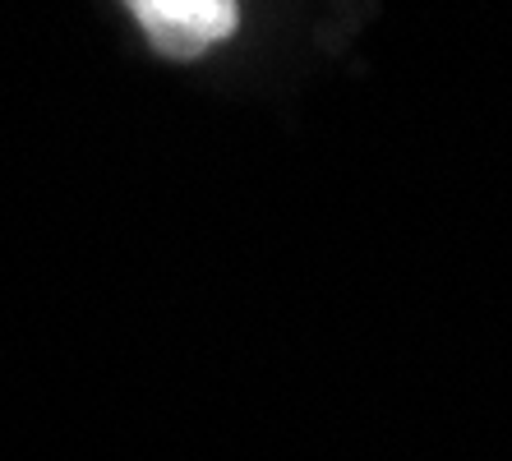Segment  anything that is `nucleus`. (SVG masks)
Masks as SVG:
<instances>
[{
    "mask_svg": "<svg viewBox=\"0 0 512 461\" xmlns=\"http://www.w3.org/2000/svg\"><path fill=\"white\" fill-rule=\"evenodd\" d=\"M148 47L167 60H199L240 28L236 0H120Z\"/></svg>",
    "mask_w": 512,
    "mask_h": 461,
    "instance_id": "1",
    "label": "nucleus"
}]
</instances>
